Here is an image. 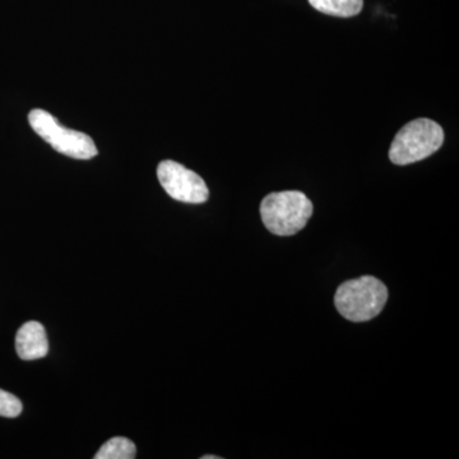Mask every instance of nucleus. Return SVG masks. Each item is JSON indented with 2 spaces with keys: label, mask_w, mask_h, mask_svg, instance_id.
I'll return each mask as SVG.
<instances>
[{
  "label": "nucleus",
  "mask_w": 459,
  "mask_h": 459,
  "mask_svg": "<svg viewBox=\"0 0 459 459\" xmlns=\"http://www.w3.org/2000/svg\"><path fill=\"white\" fill-rule=\"evenodd\" d=\"M309 3L322 13L343 18L358 16L364 7V0H309Z\"/></svg>",
  "instance_id": "nucleus-7"
},
{
  "label": "nucleus",
  "mask_w": 459,
  "mask_h": 459,
  "mask_svg": "<svg viewBox=\"0 0 459 459\" xmlns=\"http://www.w3.org/2000/svg\"><path fill=\"white\" fill-rule=\"evenodd\" d=\"M388 300V290L373 276L350 280L338 287L334 305L338 313L351 322H368L379 316Z\"/></svg>",
  "instance_id": "nucleus-1"
},
{
  "label": "nucleus",
  "mask_w": 459,
  "mask_h": 459,
  "mask_svg": "<svg viewBox=\"0 0 459 459\" xmlns=\"http://www.w3.org/2000/svg\"><path fill=\"white\" fill-rule=\"evenodd\" d=\"M157 177L165 192L171 198L184 204H204L210 197V190L204 180L186 166L166 160L157 168Z\"/></svg>",
  "instance_id": "nucleus-5"
},
{
  "label": "nucleus",
  "mask_w": 459,
  "mask_h": 459,
  "mask_svg": "<svg viewBox=\"0 0 459 459\" xmlns=\"http://www.w3.org/2000/svg\"><path fill=\"white\" fill-rule=\"evenodd\" d=\"M202 459H220V457H217V455H204Z\"/></svg>",
  "instance_id": "nucleus-10"
},
{
  "label": "nucleus",
  "mask_w": 459,
  "mask_h": 459,
  "mask_svg": "<svg viewBox=\"0 0 459 459\" xmlns=\"http://www.w3.org/2000/svg\"><path fill=\"white\" fill-rule=\"evenodd\" d=\"M22 412V402L16 395L0 389V416L13 419Z\"/></svg>",
  "instance_id": "nucleus-9"
},
{
  "label": "nucleus",
  "mask_w": 459,
  "mask_h": 459,
  "mask_svg": "<svg viewBox=\"0 0 459 459\" xmlns=\"http://www.w3.org/2000/svg\"><path fill=\"white\" fill-rule=\"evenodd\" d=\"M444 143V131L439 124L427 117L412 120L395 135L389 150L394 165H410L437 152Z\"/></svg>",
  "instance_id": "nucleus-3"
},
{
  "label": "nucleus",
  "mask_w": 459,
  "mask_h": 459,
  "mask_svg": "<svg viewBox=\"0 0 459 459\" xmlns=\"http://www.w3.org/2000/svg\"><path fill=\"white\" fill-rule=\"evenodd\" d=\"M33 131L62 155L77 160H90L98 156L99 151L90 135L60 126L48 111L35 108L29 115Z\"/></svg>",
  "instance_id": "nucleus-4"
},
{
  "label": "nucleus",
  "mask_w": 459,
  "mask_h": 459,
  "mask_svg": "<svg viewBox=\"0 0 459 459\" xmlns=\"http://www.w3.org/2000/svg\"><path fill=\"white\" fill-rule=\"evenodd\" d=\"M137 455V448L132 440L115 437L100 448L95 459H133Z\"/></svg>",
  "instance_id": "nucleus-8"
},
{
  "label": "nucleus",
  "mask_w": 459,
  "mask_h": 459,
  "mask_svg": "<svg viewBox=\"0 0 459 459\" xmlns=\"http://www.w3.org/2000/svg\"><path fill=\"white\" fill-rule=\"evenodd\" d=\"M16 350L22 360L32 361L45 358L49 352V341L41 323L27 322L18 329Z\"/></svg>",
  "instance_id": "nucleus-6"
},
{
  "label": "nucleus",
  "mask_w": 459,
  "mask_h": 459,
  "mask_svg": "<svg viewBox=\"0 0 459 459\" xmlns=\"http://www.w3.org/2000/svg\"><path fill=\"white\" fill-rule=\"evenodd\" d=\"M313 214V204L298 190L271 193L263 199L261 217L265 228L279 237H292L307 226Z\"/></svg>",
  "instance_id": "nucleus-2"
}]
</instances>
